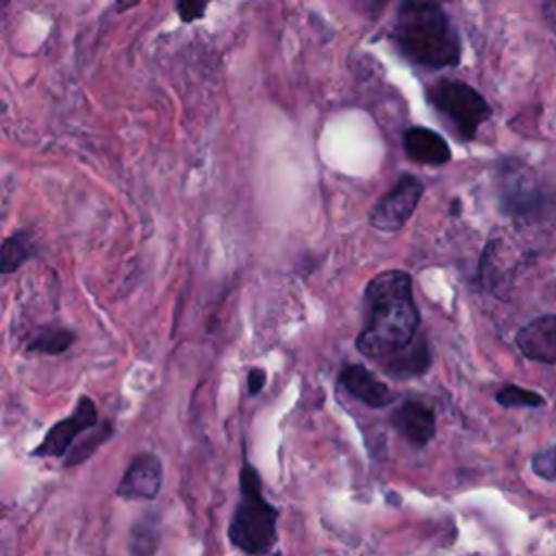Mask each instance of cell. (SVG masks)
<instances>
[{
  "label": "cell",
  "mask_w": 556,
  "mask_h": 556,
  "mask_svg": "<svg viewBox=\"0 0 556 556\" xmlns=\"http://www.w3.org/2000/svg\"><path fill=\"white\" fill-rule=\"evenodd\" d=\"M365 321L354 341L358 354L374 361L389 378L410 380L432 365L421 315L413 295V276L404 269H384L363 289Z\"/></svg>",
  "instance_id": "obj_1"
},
{
  "label": "cell",
  "mask_w": 556,
  "mask_h": 556,
  "mask_svg": "<svg viewBox=\"0 0 556 556\" xmlns=\"http://www.w3.org/2000/svg\"><path fill=\"white\" fill-rule=\"evenodd\" d=\"M389 39L406 61L424 70L456 67L463 56L458 30L439 2H400Z\"/></svg>",
  "instance_id": "obj_2"
},
{
  "label": "cell",
  "mask_w": 556,
  "mask_h": 556,
  "mask_svg": "<svg viewBox=\"0 0 556 556\" xmlns=\"http://www.w3.org/2000/svg\"><path fill=\"white\" fill-rule=\"evenodd\" d=\"M278 508L265 497L256 467L243 454L239 469V500L226 536L243 554H267L278 541Z\"/></svg>",
  "instance_id": "obj_3"
},
{
  "label": "cell",
  "mask_w": 556,
  "mask_h": 556,
  "mask_svg": "<svg viewBox=\"0 0 556 556\" xmlns=\"http://www.w3.org/2000/svg\"><path fill=\"white\" fill-rule=\"evenodd\" d=\"M495 187L500 211L517 224H541L556 215V185L515 156L500 159Z\"/></svg>",
  "instance_id": "obj_4"
},
{
  "label": "cell",
  "mask_w": 556,
  "mask_h": 556,
  "mask_svg": "<svg viewBox=\"0 0 556 556\" xmlns=\"http://www.w3.org/2000/svg\"><path fill=\"white\" fill-rule=\"evenodd\" d=\"M426 102L454 128L463 141H473L478 128L491 117V104L469 83L437 78L426 87Z\"/></svg>",
  "instance_id": "obj_5"
},
{
  "label": "cell",
  "mask_w": 556,
  "mask_h": 556,
  "mask_svg": "<svg viewBox=\"0 0 556 556\" xmlns=\"http://www.w3.org/2000/svg\"><path fill=\"white\" fill-rule=\"evenodd\" d=\"M424 195V182L413 174H400L395 185L369 211V226L382 232H397L415 215Z\"/></svg>",
  "instance_id": "obj_6"
},
{
  "label": "cell",
  "mask_w": 556,
  "mask_h": 556,
  "mask_svg": "<svg viewBox=\"0 0 556 556\" xmlns=\"http://www.w3.org/2000/svg\"><path fill=\"white\" fill-rule=\"evenodd\" d=\"M96 424H100L96 402L89 395H80L76 400L74 410L67 417L54 421L46 430L41 443L30 450V456H35V458H65V454L76 443V439L85 430L93 428Z\"/></svg>",
  "instance_id": "obj_7"
},
{
  "label": "cell",
  "mask_w": 556,
  "mask_h": 556,
  "mask_svg": "<svg viewBox=\"0 0 556 556\" xmlns=\"http://www.w3.org/2000/svg\"><path fill=\"white\" fill-rule=\"evenodd\" d=\"M389 424L415 450H424L437 434L434 408L415 397L400 402L389 415Z\"/></svg>",
  "instance_id": "obj_8"
},
{
  "label": "cell",
  "mask_w": 556,
  "mask_h": 556,
  "mask_svg": "<svg viewBox=\"0 0 556 556\" xmlns=\"http://www.w3.org/2000/svg\"><path fill=\"white\" fill-rule=\"evenodd\" d=\"M163 486V463L154 452L137 454L126 467L115 495L124 500H146L152 502Z\"/></svg>",
  "instance_id": "obj_9"
},
{
  "label": "cell",
  "mask_w": 556,
  "mask_h": 556,
  "mask_svg": "<svg viewBox=\"0 0 556 556\" xmlns=\"http://www.w3.org/2000/svg\"><path fill=\"white\" fill-rule=\"evenodd\" d=\"M339 384L348 391V395L369 408H384L395 400L389 384L376 378V374L361 363H345L339 371Z\"/></svg>",
  "instance_id": "obj_10"
},
{
  "label": "cell",
  "mask_w": 556,
  "mask_h": 556,
  "mask_svg": "<svg viewBox=\"0 0 556 556\" xmlns=\"http://www.w3.org/2000/svg\"><path fill=\"white\" fill-rule=\"evenodd\" d=\"M515 343L528 361L554 365L556 363V313L541 315L523 324L515 334Z\"/></svg>",
  "instance_id": "obj_11"
},
{
  "label": "cell",
  "mask_w": 556,
  "mask_h": 556,
  "mask_svg": "<svg viewBox=\"0 0 556 556\" xmlns=\"http://www.w3.org/2000/svg\"><path fill=\"white\" fill-rule=\"evenodd\" d=\"M404 154L419 165H445L452 159V148L432 128L426 126H408L402 132Z\"/></svg>",
  "instance_id": "obj_12"
},
{
  "label": "cell",
  "mask_w": 556,
  "mask_h": 556,
  "mask_svg": "<svg viewBox=\"0 0 556 556\" xmlns=\"http://www.w3.org/2000/svg\"><path fill=\"white\" fill-rule=\"evenodd\" d=\"M37 254L35 237L30 230H15L2 241L0 252V274L9 276L17 271L26 261H30Z\"/></svg>",
  "instance_id": "obj_13"
},
{
  "label": "cell",
  "mask_w": 556,
  "mask_h": 556,
  "mask_svg": "<svg viewBox=\"0 0 556 556\" xmlns=\"http://www.w3.org/2000/svg\"><path fill=\"white\" fill-rule=\"evenodd\" d=\"M74 341H76V334L72 328L48 324V326H39L33 332V337L26 341V352L56 356L67 352Z\"/></svg>",
  "instance_id": "obj_14"
},
{
  "label": "cell",
  "mask_w": 556,
  "mask_h": 556,
  "mask_svg": "<svg viewBox=\"0 0 556 556\" xmlns=\"http://www.w3.org/2000/svg\"><path fill=\"white\" fill-rule=\"evenodd\" d=\"M111 437H113V424H109V421H100V424H96L93 428L85 430V432L76 439V443L70 447V452L65 454V458H63L65 469L76 467V465L85 463L87 458H91V456L98 452V447H100L104 441H109Z\"/></svg>",
  "instance_id": "obj_15"
},
{
  "label": "cell",
  "mask_w": 556,
  "mask_h": 556,
  "mask_svg": "<svg viewBox=\"0 0 556 556\" xmlns=\"http://www.w3.org/2000/svg\"><path fill=\"white\" fill-rule=\"evenodd\" d=\"M159 517L154 513H143L130 530V545L132 554H154L159 549Z\"/></svg>",
  "instance_id": "obj_16"
},
{
  "label": "cell",
  "mask_w": 556,
  "mask_h": 556,
  "mask_svg": "<svg viewBox=\"0 0 556 556\" xmlns=\"http://www.w3.org/2000/svg\"><path fill=\"white\" fill-rule=\"evenodd\" d=\"M495 402L504 408H519V406L539 408V406H545V397L541 393L523 389L519 384H504L502 389H497Z\"/></svg>",
  "instance_id": "obj_17"
},
{
  "label": "cell",
  "mask_w": 556,
  "mask_h": 556,
  "mask_svg": "<svg viewBox=\"0 0 556 556\" xmlns=\"http://www.w3.org/2000/svg\"><path fill=\"white\" fill-rule=\"evenodd\" d=\"M532 471L543 480H556V445H549L545 450H539L530 458Z\"/></svg>",
  "instance_id": "obj_18"
},
{
  "label": "cell",
  "mask_w": 556,
  "mask_h": 556,
  "mask_svg": "<svg viewBox=\"0 0 556 556\" xmlns=\"http://www.w3.org/2000/svg\"><path fill=\"white\" fill-rule=\"evenodd\" d=\"M208 2L211 0H174V9L182 24H191L206 15Z\"/></svg>",
  "instance_id": "obj_19"
},
{
  "label": "cell",
  "mask_w": 556,
  "mask_h": 556,
  "mask_svg": "<svg viewBox=\"0 0 556 556\" xmlns=\"http://www.w3.org/2000/svg\"><path fill=\"white\" fill-rule=\"evenodd\" d=\"M245 380H248V395H258L267 382V371L263 367H252Z\"/></svg>",
  "instance_id": "obj_20"
},
{
  "label": "cell",
  "mask_w": 556,
  "mask_h": 556,
  "mask_svg": "<svg viewBox=\"0 0 556 556\" xmlns=\"http://www.w3.org/2000/svg\"><path fill=\"white\" fill-rule=\"evenodd\" d=\"M543 17H545L547 26L556 33V0H545L543 2Z\"/></svg>",
  "instance_id": "obj_21"
},
{
  "label": "cell",
  "mask_w": 556,
  "mask_h": 556,
  "mask_svg": "<svg viewBox=\"0 0 556 556\" xmlns=\"http://www.w3.org/2000/svg\"><path fill=\"white\" fill-rule=\"evenodd\" d=\"M391 0H365V9L367 11H380L384 4H389ZM400 2H439V4H443V2H447V0H400Z\"/></svg>",
  "instance_id": "obj_22"
},
{
  "label": "cell",
  "mask_w": 556,
  "mask_h": 556,
  "mask_svg": "<svg viewBox=\"0 0 556 556\" xmlns=\"http://www.w3.org/2000/svg\"><path fill=\"white\" fill-rule=\"evenodd\" d=\"M141 0H115V4H113V9L117 11V13H126V11H130V9H135L137 4H139Z\"/></svg>",
  "instance_id": "obj_23"
},
{
  "label": "cell",
  "mask_w": 556,
  "mask_h": 556,
  "mask_svg": "<svg viewBox=\"0 0 556 556\" xmlns=\"http://www.w3.org/2000/svg\"><path fill=\"white\" fill-rule=\"evenodd\" d=\"M458 206H460V200H454V202L450 204V213H452V215H458Z\"/></svg>",
  "instance_id": "obj_24"
}]
</instances>
